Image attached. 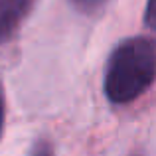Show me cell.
<instances>
[{"instance_id":"1","label":"cell","mask_w":156,"mask_h":156,"mask_svg":"<svg viewBox=\"0 0 156 156\" xmlns=\"http://www.w3.org/2000/svg\"><path fill=\"white\" fill-rule=\"evenodd\" d=\"M156 81V42L133 36L117 44L105 65L103 91L115 105H126L142 97Z\"/></svg>"},{"instance_id":"2","label":"cell","mask_w":156,"mask_h":156,"mask_svg":"<svg viewBox=\"0 0 156 156\" xmlns=\"http://www.w3.org/2000/svg\"><path fill=\"white\" fill-rule=\"evenodd\" d=\"M34 4L36 0H0V46L8 44L18 34Z\"/></svg>"},{"instance_id":"3","label":"cell","mask_w":156,"mask_h":156,"mask_svg":"<svg viewBox=\"0 0 156 156\" xmlns=\"http://www.w3.org/2000/svg\"><path fill=\"white\" fill-rule=\"evenodd\" d=\"M71 4L83 14H97L107 4V0H71Z\"/></svg>"},{"instance_id":"4","label":"cell","mask_w":156,"mask_h":156,"mask_svg":"<svg viewBox=\"0 0 156 156\" xmlns=\"http://www.w3.org/2000/svg\"><path fill=\"white\" fill-rule=\"evenodd\" d=\"M144 26L152 34H156V0H148L144 10Z\"/></svg>"},{"instance_id":"5","label":"cell","mask_w":156,"mask_h":156,"mask_svg":"<svg viewBox=\"0 0 156 156\" xmlns=\"http://www.w3.org/2000/svg\"><path fill=\"white\" fill-rule=\"evenodd\" d=\"M30 156H53V148L48 140H38L34 146H32Z\"/></svg>"},{"instance_id":"6","label":"cell","mask_w":156,"mask_h":156,"mask_svg":"<svg viewBox=\"0 0 156 156\" xmlns=\"http://www.w3.org/2000/svg\"><path fill=\"white\" fill-rule=\"evenodd\" d=\"M4 122H6V113H4V101L0 97V138H2V133H4Z\"/></svg>"}]
</instances>
